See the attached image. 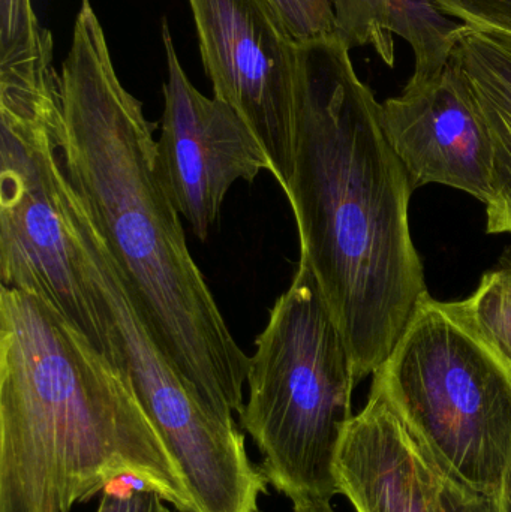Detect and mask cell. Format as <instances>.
<instances>
[{
  "mask_svg": "<svg viewBox=\"0 0 511 512\" xmlns=\"http://www.w3.org/2000/svg\"><path fill=\"white\" fill-rule=\"evenodd\" d=\"M350 51L338 35L297 42L293 170L284 194L300 256L360 382L383 366L429 292L408 216L414 186Z\"/></svg>",
  "mask_w": 511,
  "mask_h": 512,
  "instance_id": "1",
  "label": "cell"
},
{
  "mask_svg": "<svg viewBox=\"0 0 511 512\" xmlns=\"http://www.w3.org/2000/svg\"><path fill=\"white\" fill-rule=\"evenodd\" d=\"M62 164L129 295L183 381L222 420L245 405L249 357L195 264L161 176L155 123L123 86L98 15L83 0L60 71Z\"/></svg>",
  "mask_w": 511,
  "mask_h": 512,
  "instance_id": "2",
  "label": "cell"
},
{
  "mask_svg": "<svg viewBox=\"0 0 511 512\" xmlns=\"http://www.w3.org/2000/svg\"><path fill=\"white\" fill-rule=\"evenodd\" d=\"M197 512L125 367L41 298L0 288V512H69L117 481Z\"/></svg>",
  "mask_w": 511,
  "mask_h": 512,
  "instance_id": "3",
  "label": "cell"
},
{
  "mask_svg": "<svg viewBox=\"0 0 511 512\" xmlns=\"http://www.w3.org/2000/svg\"><path fill=\"white\" fill-rule=\"evenodd\" d=\"M359 384L353 358L303 256L249 357L240 424L267 484L291 502L339 495L335 462Z\"/></svg>",
  "mask_w": 511,
  "mask_h": 512,
  "instance_id": "4",
  "label": "cell"
},
{
  "mask_svg": "<svg viewBox=\"0 0 511 512\" xmlns=\"http://www.w3.org/2000/svg\"><path fill=\"white\" fill-rule=\"evenodd\" d=\"M62 84L53 59L0 66V280L41 298L123 367L63 201Z\"/></svg>",
  "mask_w": 511,
  "mask_h": 512,
  "instance_id": "5",
  "label": "cell"
},
{
  "mask_svg": "<svg viewBox=\"0 0 511 512\" xmlns=\"http://www.w3.org/2000/svg\"><path fill=\"white\" fill-rule=\"evenodd\" d=\"M372 384L435 459L500 496L511 462V367L452 304L429 295Z\"/></svg>",
  "mask_w": 511,
  "mask_h": 512,
  "instance_id": "6",
  "label": "cell"
},
{
  "mask_svg": "<svg viewBox=\"0 0 511 512\" xmlns=\"http://www.w3.org/2000/svg\"><path fill=\"white\" fill-rule=\"evenodd\" d=\"M81 267L110 325L144 411L176 460L197 512H260L267 481L249 460L237 424L213 414L183 381L129 295L74 186L63 185Z\"/></svg>",
  "mask_w": 511,
  "mask_h": 512,
  "instance_id": "7",
  "label": "cell"
},
{
  "mask_svg": "<svg viewBox=\"0 0 511 512\" xmlns=\"http://www.w3.org/2000/svg\"><path fill=\"white\" fill-rule=\"evenodd\" d=\"M213 95L254 131L282 191L293 170L297 42L267 0H188Z\"/></svg>",
  "mask_w": 511,
  "mask_h": 512,
  "instance_id": "8",
  "label": "cell"
},
{
  "mask_svg": "<svg viewBox=\"0 0 511 512\" xmlns=\"http://www.w3.org/2000/svg\"><path fill=\"white\" fill-rule=\"evenodd\" d=\"M167 81L158 140L159 176L192 233L206 242L237 180L255 182L272 171L254 131L221 99L207 98L180 63L167 20L162 21Z\"/></svg>",
  "mask_w": 511,
  "mask_h": 512,
  "instance_id": "9",
  "label": "cell"
},
{
  "mask_svg": "<svg viewBox=\"0 0 511 512\" xmlns=\"http://www.w3.org/2000/svg\"><path fill=\"white\" fill-rule=\"evenodd\" d=\"M387 137L414 189L443 185L483 204L492 194L491 135L461 66L450 60L438 77L408 81L381 104Z\"/></svg>",
  "mask_w": 511,
  "mask_h": 512,
  "instance_id": "10",
  "label": "cell"
},
{
  "mask_svg": "<svg viewBox=\"0 0 511 512\" xmlns=\"http://www.w3.org/2000/svg\"><path fill=\"white\" fill-rule=\"evenodd\" d=\"M335 477L357 512H443L434 454L374 384L342 436Z\"/></svg>",
  "mask_w": 511,
  "mask_h": 512,
  "instance_id": "11",
  "label": "cell"
},
{
  "mask_svg": "<svg viewBox=\"0 0 511 512\" xmlns=\"http://www.w3.org/2000/svg\"><path fill=\"white\" fill-rule=\"evenodd\" d=\"M336 35L348 48H375L390 68L395 66V41L401 36L413 48L410 83L438 77L452 60L467 24L447 15L437 0H332Z\"/></svg>",
  "mask_w": 511,
  "mask_h": 512,
  "instance_id": "12",
  "label": "cell"
},
{
  "mask_svg": "<svg viewBox=\"0 0 511 512\" xmlns=\"http://www.w3.org/2000/svg\"><path fill=\"white\" fill-rule=\"evenodd\" d=\"M482 108L491 135L489 234H511V36L465 26L453 50Z\"/></svg>",
  "mask_w": 511,
  "mask_h": 512,
  "instance_id": "13",
  "label": "cell"
},
{
  "mask_svg": "<svg viewBox=\"0 0 511 512\" xmlns=\"http://www.w3.org/2000/svg\"><path fill=\"white\" fill-rule=\"evenodd\" d=\"M450 304L511 367V258L486 273L470 297Z\"/></svg>",
  "mask_w": 511,
  "mask_h": 512,
  "instance_id": "14",
  "label": "cell"
},
{
  "mask_svg": "<svg viewBox=\"0 0 511 512\" xmlns=\"http://www.w3.org/2000/svg\"><path fill=\"white\" fill-rule=\"evenodd\" d=\"M53 36L36 17L32 0H0V66L54 59Z\"/></svg>",
  "mask_w": 511,
  "mask_h": 512,
  "instance_id": "15",
  "label": "cell"
},
{
  "mask_svg": "<svg viewBox=\"0 0 511 512\" xmlns=\"http://www.w3.org/2000/svg\"><path fill=\"white\" fill-rule=\"evenodd\" d=\"M296 42L336 35L332 0H267Z\"/></svg>",
  "mask_w": 511,
  "mask_h": 512,
  "instance_id": "16",
  "label": "cell"
},
{
  "mask_svg": "<svg viewBox=\"0 0 511 512\" xmlns=\"http://www.w3.org/2000/svg\"><path fill=\"white\" fill-rule=\"evenodd\" d=\"M444 12L476 29L511 36V0H437Z\"/></svg>",
  "mask_w": 511,
  "mask_h": 512,
  "instance_id": "17",
  "label": "cell"
},
{
  "mask_svg": "<svg viewBox=\"0 0 511 512\" xmlns=\"http://www.w3.org/2000/svg\"><path fill=\"white\" fill-rule=\"evenodd\" d=\"M437 463L441 475L443 512H503L500 496L486 495L473 489L450 472L443 463L438 460Z\"/></svg>",
  "mask_w": 511,
  "mask_h": 512,
  "instance_id": "18",
  "label": "cell"
},
{
  "mask_svg": "<svg viewBox=\"0 0 511 512\" xmlns=\"http://www.w3.org/2000/svg\"><path fill=\"white\" fill-rule=\"evenodd\" d=\"M165 504L164 498L147 484L131 481L120 486L117 481L104 490L96 512H171Z\"/></svg>",
  "mask_w": 511,
  "mask_h": 512,
  "instance_id": "19",
  "label": "cell"
},
{
  "mask_svg": "<svg viewBox=\"0 0 511 512\" xmlns=\"http://www.w3.org/2000/svg\"><path fill=\"white\" fill-rule=\"evenodd\" d=\"M293 512H336L333 510L330 501H320V499H311V501L294 502Z\"/></svg>",
  "mask_w": 511,
  "mask_h": 512,
  "instance_id": "20",
  "label": "cell"
},
{
  "mask_svg": "<svg viewBox=\"0 0 511 512\" xmlns=\"http://www.w3.org/2000/svg\"><path fill=\"white\" fill-rule=\"evenodd\" d=\"M501 510L511 512V462L509 471H507L506 481H504L503 492L500 495Z\"/></svg>",
  "mask_w": 511,
  "mask_h": 512,
  "instance_id": "21",
  "label": "cell"
}]
</instances>
